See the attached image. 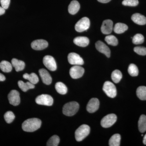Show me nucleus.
Segmentation results:
<instances>
[{
    "label": "nucleus",
    "instance_id": "nucleus-38",
    "mask_svg": "<svg viewBox=\"0 0 146 146\" xmlns=\"http://www.w3.org/2000/svg\"><path fill=\"white\" fill-rule=\"evenodd\" d=\"M5 12V9H4L2 7L0 6V16L4 14Z\"/></svg>",
    "mask_w": 146,
    "mask_h": 146
},
{
    "label": "nucleus",
    "instance_id": "nucleus-37",
    "mask_svg": "<svg viewBox=\"0 0 146 146\" xmlns=\"http://www.w3.org/2000/svg\"><path fill=\"white\" fill-rule=\"evenodd\" d=\"M1 5L4 9L8 8L10 3V0H0Z\"/></svg>",
    "mask_w": 146,
    "mask_h": 146
},
{
    "label": "nucleus",
    "instance_id": "nucleus-16",
    "mask_svg": "<svg viewBox=\"0 0 146 146\" xmlns=\"http://www.w3.org/2000/svg\"><path fill=\"white\" fill-rule=\"evenodd\" d=\"M39 75L43 83L46 85H49L52 82V78L48 72L44 69H41L39 70Z\"/></svg>",
    "mask_w": 146,
    "mask_h": 146
},
{
    "label": "nucleus",
    "instance_id": "nucleus-2",
    "mask_svg": "<svg viewBox=\"0 0 146 146\" xmlns=\"http://www.w3.org/2000/svg\"><path fill=\"white\" fill-rule=\"evenodd\" d=\"M79 105L76 102H72L66 104L63 106V112L66 116H72L78 111Z\"/></svg>",
    "mask_w": 146,
    "mask_h": 146
},
{
    "label": "nucleus",
    "instance_id": "nucleus-32",
    "mask_svg": "<svg viewBox=\"0 0 146 146\" xmlns=\"http://www.w3.org/2000/svg\"><path fill=\"white\" fill-rule=\"evenodd\" d=\"M128 72L131 76H137L139 73L138 68L134 64H131L129 65L128 69Z\"/></svg>",
    "mask_w": 146,
    "mask_h": 146
},
{
    "label": "nucleus",
    "instance_id": "nucleus-26",
    "mask_svg": "<svg viewBox=\"0 0 146 146\" xmlns=\"http://www.w3.org/2000/svg\"><path fill=\"white\" fill-rule=\"evenodd\" d=\"M121 136L120 134H114L110 139L109 145L110 146H119L121 141Z\"/></svg>",
    "mask_w": 146,
    "mask_h": 146
},
{
    "label": "nucleus",
    "instance_id": "nucleus-20",
    "mask_svg": "<svg viewBox=\"0 0 146 146\" xmlns=\"http://www.w3.org/2000/svg\"><path fill=\"white\" fill-rule=\"evenodd\" d=\"M12 66L15 68L16 72L23 70L25 66V64L24 61L18 60L16 58H13L11 60Z\"/></svg>",
    "mask_w": 146,
    "mask_h": 146
},
{
    "label": "nucleus",
    "instance_id": "nucleus-21",
    "mask_svg": "<svg viewBox=\"0 0 146 146\" xmlns=\"http://www.w3.org/2000/svg\"><path fill=\"white\" fill-rule=\"evenodd\" d=\"M18 85L19 88L23 92H26L30 89H34L35 86V84H33L30 82H27L26 83L23 81L20 80L18 82Z\"/></svg>",
    "mask_w": 146,
    "mask_h": 146
},
{
    "label": "nucleus",
    "instance_id": "nucleus-24",
    "mask_svg": "<svg viewBox=\"0 0 146 146\" xmlns=\"http://www.w3.org/2000/svg\"><path fill=\"white\" fill-rule=\"evenodd\" d=\"M128 27L125 24L118 23L115 25L114 28V32L117 34H121L123 33L127 30Z\"/></svg>",
    "mask_w": 146,
    "mask_h": 146
},
{
    "label": "nucleus",
    "instance_id": "nucleus-41",
    "mask_svg": "<svg viewBox=\"0 0 146 146\" xmlns=\"http://www.w3.org/2000/svg\"><path fill=\"white\" fill-rule=\"evenodd\" d=\"M143 143L145 144V145H146V134L145 135V136H144Z\"/></svg>",
    "mask_w": 146,
    "mask_h": 146
},
{
    "label": "nucleus",
    "instance_id": "nucleus-36",
    "mask_svg": "<svg viewBox=\"0 0 146 146\" xmlns=\"http://www.w3.org/2000/svg\"><path fill=\"white\" fill-rule=\"evenodd\" d=\"M134 51L140 55L145 56L146 55V48L144 47L138 46L134 48Z\"/></svg>",
    "mask_w": 146,
    "mask_h": 146
},
{
    "label": "nucleus",
    "instance_id": "nucleus-1",
    "mask_svg": "<svg viewBox=\"0 0 146 146\" xmlns=\"http://www.w3.org/2000/svg\"><path fill=\"white\" fill-rule=\"evenodd\" d=\"M42 121L37 118H31L25 121L22 124L23 130L27 132H33L41 127Z\"/></svg>",
    "mask_w": 146,
    "mask_h": 146
},
{
    "label": "nucleus",
    "instance_id": "nucleus-28",
    "mask_svg": "<svg viewBox=\"0 0 146 146\" xmlns=\"http://www.w3.org/2000/svg\"><path fill=\"white\" fill-rule=\"evenodd\" d=\"M137 97L142 100H146V86H141L138 87L136 90Z\"/></svg>",
    "mask_w": 146,
    "mask_h": 146
},
{
    "label": "nucleus",
    "instance_id": "nucleus-17",
    "mask_svg": "<svg viewBox=\"0 0 146 146\" xmlns=\"http://www.w3.org/2000/svg\"><path fill=\"white\" fill-rule=\"evenodd\" d=\"M131 20L134 23L138 25H143L146 24V17L140 13H136L133 14L131 16Z\"/></svg>",
    "mask_w": 146,
    "mask_h": 146
},
{
    "label": "nucleus",
    "instance_id": "nucleus-4",
    "mask_svg": "<svg viewBox=\"0 0 146 146\" xmlns=\"http://www.w3.org/2000/svg\"><path fill=\"white\" fill-rule=\"evenodd\" d=\"M103 89L108 96L110 98H113L117 96V91L116 86L114 84L110 82H106L104 84Z\"/></svg>",
    "mask_w": 146,
    "mask_h": 146
},
{
    "label": "nucleus",
    "instance_id": "nucleus-7",
    "mask_svg": "<svg viewBox=\"0 0 146 146\" xmlns=\"http://www.w3.org/2000/svg\"><path fill=\"white\" fill-rule=\"evenodd\" d=\"M117 120V117L115 114H109L102 119L101 125L104 128L110 127L115 123Z\"/></svg>",
    "mask_w": 146,
    "mask_h": 146
},
{
    "label": "nucleus",
    "instance_id": "nucleus-11",
    "mask_svg": "<svg viewBox=\"0 0 146 146\" xmlns=\"http://www.w3.org/2000/svg\"><path fill=\"white\" fill-rule=\"evenodd\" d=\"M8 98L9 103L14 106H17L20 104L21 102L20 94L16 90L11 91L8 94Z\"/></svg>",
    "mask_w": 146,
    "mask_h": 146
},
{
    "label": "nucleus",
    "instance_id": "nucleus-29",
    "mask_svg": "<svg viewBox=\"0 0 146 146\" xmlns=\"http://www.w3.org/2000/svg\"><path fill=\"white\" fill-rule=\"evenodd\" d=\"M122 78V74L121 71L118 70L113 71L111 74V78L112 81L115 83H118Z\"/></svg>",
    "mask_w": 146,
    "mask_h": 146
},
{
    "label": "nucleus",
    "instance_id": "nucleus-6",
    "mask_svg": "<svg viewBox=\"0 0 146 146\" xmlns=\"http://www.w3.org/2000/svg\"><path fill=\"white\" fill-rule=\"evenodd\" d=\"M35 102L38 104L51 106L53 103V99L50 95L42 94L36 97Z\"/></svg>",
    "mask_w": 146,
    "mask_h": 146
},
{
    "label": "nucleus",
    "instance_id": "nucleus-5",
    "mask_svg": "<svg viewBox=\"0 0 146 146\" xmlns=\"http://www.w3.org/2000/svg\"><path fill=\"white\" fill-rule=\"evenodd\" d=\"M90 25V21L89 18L87 17H83L76 23L75 28L78 32H82L87 30Z\"/></svg>",
    "mask_w": 146,
    "mask_h": 146
},
{
    "label": "nucleus",
    "instance_id": "nucleus-22",
    "mask_svg": "<svg viewBox=\"0 0 146 146\" xmlns=\"http://www.w3.org/2000/svg\"><path fill=\"white\" fill-rule=\"evenodd\" d=\"M23 77L24 78L28 80L30 82L33 84H36L39 81L38 76L34 73H31L30 74L26 73L24 74Z\"/></svg>",
    "mask_w": 146,
    "mask_h": 146
},
{
    "label": "nucleus",
    "instance_id": "nucleus-40",
    "mask_svg": "<svg viewBox=\"0 0 146 146\" xmlns=\"http://www.w3.org/2000/svg\"><path fill=\"white\" fill-rule=\"evenodd\" d=\"M98 1L100 2L105 3L109 2L110 1H111V0H98Z\"/></svg>",
    "mask_w": 146,
    "mask_h": 146
},
{
    "label": "nucleus",
    "instance_id": "nucleus-12",
    "mask_svg": "<svg viewBox=\"0 0 146 146\" xmlns=\"http://www.w3.org/2000/svg\"><path fill=\"white\" fill-rule=\"evenodd\" d=\"M100 106V102L96 98L91 99L86 106V110L89 113H94L98 109Z\"/></svg>",
    "mask_w": 146,
    "mask_h": 146
},
{
    "label": "nucleus",
    "instance_id": "nucleus-19",
    "mask_svg": "<svg viewBox=\"0 0 146 146\" xmlns=\"http://www.w3.org/2000/svg\"><path fill=\"white\" fill-rule=\"evenodd\" d=\"M80 9V5L78 1L74 0L69 5L68 7V11L69 13L74 15L76 14Z\"/></svg>",
    "mask_w": 146,
    "mask_h": 146
},
{
    "label": "nucleus",
    "instance_id": "nucleus-34",
    "mask_svg": "<svg viewBox=\"0 0 146 146\" xmlns=\"http://www.w3.org/2000/svg\"><path fill=\"white\" fill-rule=\"evenodd\" d=\"M15 116L13 112L8 111L6 112L4 115V119L7 123H10L13 121L15 119Z\"/></svg>",
    "mask_w": 146,
    "mask_h": 146
},
{
    "label": "nucleus",
    "instance_id": "nucleus-18",
    "mask_svg": "<svg viewBox=\"0 0 146 146\" xmlns=\"http://www.w3.org/2000/svg\"><path fill=\"white\" fill-rule=\"evenodd\" d=\"M74 42L79 46L85 47L89 45V40L86 36H78L74 39Z\"/></svg>",
    "mask_w": 146,
    "mask_h": 146
},
{
    "label": "nucleus",
    "instance_id": "nucleus-13",
    "mask_svg": "<svg viewBox=\"0 0 146 146\" xmlns=\"http://www.w3.org/2000/svg\"><path fill=\"white\" fill-rule=\"evenodd\" d=\"M48 42L44 39H37L32 42L31 48L36 50H40L44 49L48 47Z\"/></svg>",
    "mask_w": 146,
    "mask_h": 146
},
{
    "label": "nucleus",
    "instance_id": "nucleus-33",
    "mask_svg": "<svg viewBox=\"0 0 146 146\" xmlns=\"http://www.w3.org/2000/svg\"><path fill=\"white\" fill-rule=\"evenodd\" d=\"M132 39V42L135 44H140L144 42V36L141 34H136Z\"/></svg>",
    "mask_w": 146,
    "mask_h": 146
},
{
    "label": "nucleus",
    "instance_id": "nucleus-14",
    "mask_svg": "<svg viewBox=\"0 0 146 146\" xmlns=\"http://www.w3.org/2000/svg\"><path fill=\"white\" fill-rule=\"evenodd\" d=\"M113 22L111 20H105L103 22L101 28L102 32L104 34H110L113 30Z\"/></svg>",
    "mask_w": 146,
    "mask_h": 146
},
{
    "label": "nucleus",
    "instance_id": "nucleus-25",
    "mask_svg": "<svg viewBox=\"0 0 146 146\" xmlns=\"http://www.w3.org/2000/svg\"><path fill=\"white\" fill-rule=\"evenodd\" d=\"M0 68L4 72H10L12 70V64L8 61L3 60L0 63Z\"/></svg>",
    "mask_w": 146,
    "mask_h": 146
},
{
    "label": "nucleus",
    "instance_id": "nucleus-3",
    "mask_svg": "<svg viewBox=\"0 0 146 146\" xmlns=\"http://www.w3.org/2000/svg\"><path fill=\"white\" fill-rule=\"evenodd\" d=\"M90 132V127L87 125H82L76 131L75 136L76 141H82L89 135Z\"/></svg>",
    "mask_w": 146,
    "mask_h": 146
},
{
    "label": "nucleus",
    "instance_id": "nucleus-27",
    "mask_svg": "<svg viewBox=\"0 0 146 146\" xmlns=\"http://www.w3.org/2000/svg\"><path fill=\"white\" fill-rule=\"evenodd\" d=\"M55 87L58 93L61 95H65L68 92L67 86L62 82H57L56 84Z\"/></svg>",
    "mask_w": 146,
    "mask_h": 146
},
{
    "label": "nucleus",
    "instance_id": "nucleus-8",
    "mask_svg": "<svg viewBox=\"0 0 146 146\" xmlns=\"http://www.w3.org/2000/svg\"><path fill=\"white\" fill-rule=\"evenodd\" d=\"M43 62L45 67L50 71H54L57 69L55 60L52 56H46L43 58Z\"/></svg>",
    "mask_w": 146,
    "mask_h": 146
},
{
    "label": "nucleus",
    "instance_id": "nucleus-10",
    "mask_svg": "<svg viewBox=\"0 0 146 146\" xmlns=\"http://www.w3.org/2000/svg\"><path fill=\"white\" fill-rule=\"evenodd\" d=\"M68 60L70 64L73 65H82L84 63L83 59L79 55L74 52L70 53L68 54Z\"/></svg>",
    "mask_w": 146,
    "mask_h": 146
},
{
    "label": "nucleus",
    "instance_id": "nucleus-30",
    "mask_svg": "<svg viewBox=\"0 0 146 146\" xmlns=\"http://www.w3.org/2000/svg\"><path fill=\"white\" fill-rule=\"evenodd\" d=\"M60 142V138L57 135H54L47 142V146H57Z\"/></svg>",
    "mask_w": 146,
    "mask_h": 146
},
{
    "label": "nucleus",
    "instance_id": "nucleus-9",
    "mask_svg": "<svg viewBox=\"0 0 146 146\" xmlns=\"http://www.w3.org/2000/svg\"><path fill=\"white\" fill-rule=\"evenodd\" d=\"M84 72V69L80 65H75L71 68L70 74L73 79L80 78L83 75Z\"/></svg>",
    "mask_w": 146,
    "mask_h": 146
},
{
    "label": "nucleus",
    "instance_id": "nucleus-39",
    "mask_svg": "<svg viewBox=\"0 0 146 146\" xmlns=\"http://www.w3.org/2000/svg\"><path fill=\"white\" fill-rule=\"evenodd\" d=\"M5 80V77L3 75L0 73V81H4Z\"/></svg>",
    "mask_w": 146,
    "mask_h": 146
},
{
    "label": "nucleus",
    "instance_id": "nucleus-23",
    "mask_svg": "<svg viewBox=\"0 0 146 146\" xmlns=\"http://www.w3.org/2000/svg\"><path fill=\"white\" fill-rule=\"evenodd\" d=\"M138 129L141 133H144L146 131V116L142 115L139 118L138 122Z\"/></svg>",
    "mask_w": 146,
    "mask_h": 146
},
{
    "label": "nucleus",
    "instance_id": "nucleus-31",
    "mask_svg": "<svg viewBox=\"0 0 146 146\" xmlns=\"http://www.w3.org/2000/svg\"><path fill=\"white\" fill-rule=\"evenodd\" d=\"M106 42L109 45L112 46H116L118 45L117 39L114 35H110L107 36L105 38Z\"/></svg>",
    "mask_w": 146,
    "mask_h": 146
},
{
    "label": "nucleus",
    "instance_id": "nucleus-15",
    "mask_svg": "<svg viewBox=\"0 0 146 146\" xmlns=\"http://www.w3.org/2000/svg\"><path fill=\"white\" fill-rule=\"evenodd\" d=\"M96 47L97 50L100 52L104 54L107 57H110V50L109 48L102 41H99L96 44Z\"/></svg>",
    "mask_w": 146,
    "mask_h": 146
},
{
    "label": "nucleus",
    "instance_id": "nucleus-35",
    "mask_svg": "<svg viewBox=\"0 0 146 146\" xmlns=\"http://www.w3.org/2000/svg\"><path fill=\"white\" fill-rule=\"evenodd\" d=\"M139 3L138 0H124L122 2V4L125 6L135 7L137 6Z\"/></svg>",
    "mask_w": 146,
    "mask_h": 146
}]
</instances>
